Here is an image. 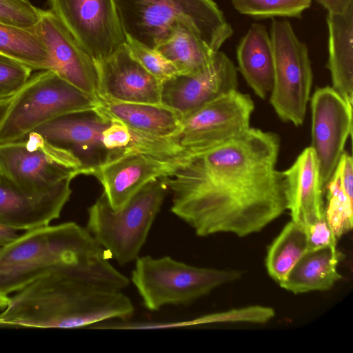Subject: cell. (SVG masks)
<instances>
[{
    "mask_svg": "<svg viewBox=\"0 0 353 353\" xmlns=\"http://www.w3.org/2000/svg\"><path fill=\"white\" fill-rule=\"evenodd\" d=\"M281 148L273 132L250 128L232 140L192 154L162 178L171 212L199 236L259 232L288 210Z\"/></svg>",
    "mask_w": 353,
    "mask_h": 353,
    "instance_id": "6da1fadb",
    "label": "cell"
},
{
    "mask_svg": "<svg viewBox=\"0 0 353 353\" xmlns=\"http://www.w3.org/2000/svg\"><path fill=\"white\" fill-rule=\"evenodd\" d=\"M112 265L57 268L9 296L0 326L72 329L127 320L134 311Z\"/></svg>",
    "mask_w": 353,
    "mask_h": 353,
    "instance_id": "7a4b0ae2",
    "label": "cell"
},
{
    "mask_svg": "<svg viewBox=\"0 0 353 353\" xmlns=\"http://www.w3.org/2000/svg\"><path fill=\"white\" fill-rule=\"evenodd\" d=\"M109 259L87 228L75 222L27 230L0 248V293L9 296L61 266L102 265Z\"/></svg>",
    "mask_w": 353,
    "mask_h": 353,
    "instance_id": "3957f363",
    "label": "cell"
},
{
    "mask_svg": "<svg viewBox=\"0 0 353 353\" xmlns=\"http://www.w3.org/2000/svg\"><path fill=\"white\" fill-rule=\"evenodd\" d=\"M125 36L155 49L182 23L217 52L233 30L213 0H114Z\"/></svg>",
    "mask_w": 353,
    "mask_h": 353,
    "instance_id": "277c9868",
    "label": "cell"
},
{
    "mask_svg": "<svg viewBox=\"0 0 353 353\" xmlns=\"http://www.w3.org/2000/svg\"><path fill=\"white\" fill-rule=\"evenodd\" d=\"M168 188L162 178L143 187L121 208L113 210L103 193L88 209L87 230L121 265L134 261L160 211Z\"/></svg>",
    "mask_w": 353,
    "mask_h": 353,
    "instance_id": "5b68a950",
    "label": "cell"
},
{
    "mask_svg": "<svg viewBox=\"0 0 353 353\" xmlns=\"http://www.w3.org/2000/svg\"><path fill=\"white\" fill-rule=\"evenodd\" d=\"M134 261L130 280L150 311L192 303L242 275L239 270L196 267L168 256H139Z\"/></svg>",
    "mask_w": 353,
    "mask_h": 353,
    "instance_id": "8992f818",
    "label": "cell"
},
{
    "mask_svg": "<svg viewBox=\"0 0 353 353\" xmlns=\"http://www.w3.org/2000/svg\"><path fill=\"white\" fill-rule=\"evenodd\" d=\"M98 101L54 72L39 70L17 92L0 127V144L22 139L60 116L93 112Z\"/></svg>",
    "mask_w": 353,
    "mask_h": 353,
    "instance_id": "52a82bcc",
    "label": "cell"
},
{
    "mask_svg": "<svg viewBox=\"0 0 353 353\" xmlns=\"http://www.w3.org/2000/svg\"><path fill=\"white\" fill-rule=\"evenodd\" d=\"M270 35L274 54L270 103L281 120L298 127L305 119L313 81L308 49L288 20L273 19Z\"/></svg>",
    "mask_w": 353,
    "mask_h": 353,
    "instance_id": "ba28073f",
    "label": "cell"
},
{
    "mask_svg": "<svg viewBox=\"0 0 353 353\" xmlns=\"http://www.w3.org/2000/svg\"><path fill=\"white\" fill-rule=\"evenodd\" d=\"M80 174L72 153L34 132L0 144V176L19 188L46 191Z\"/></svg>",
    "mask_w": 353,
    "mask_h": 353,
    "instance_id": "9c48e42d",
    "label": "cell"
},
{
    "mask_svg": "<svg viewBox=\"0 0 353 353\" xmlns=\"http://www.w3.org/2000/svg\"><path fill=\"white\" fill-rule=\"evenodd\" d=\"M254 110L249 94L231 91L183 119L181 130L174 139L191 154L210 150L247 132Z\"/></svg>",
    "mask_w": 353,
    "mask_h": 353,
    "instance_id": "30bf717a",
    "label": "cell"
},
{
    "mask_svg": "<svg viewBox=\"0 0 353 353\" xmlns=\"http://www.w3.org/2000/svg\"><path fill=\"white\" fill-rule=\"evenodd\" d=\"M50 10L95 61L108 59L124 46L114 0H48Z\"/></svg>",
    "mask_w": 353,
    "mask_h": 353,
    "instance_id": "8fae6325",
    "label": "cell"
},
{
    "mask_svg": "<svg viewBox=\"0 0 353 353\" xmlns=\"http://www.w3.org/2000/svg\"><path fill=\"white\" fill-rule=\"evenodd\" d=\"M312 145L325 190L352 134V105L332 87L317 88L311 98Z\"/></svg>",
    "mask_w": 353,
    "mask_h": 353,
    "instance_id": "7c38bea8",
    "label": "cell"
},
{
    "mask_svg": "<svg viewBox=\"0 0 353 353\" xmlns=\"http://www.w3.org/2000/svg\"><path fill=\"white\" fill-rule=\"evenodd\" d=\"M94 112L65 114L31 132L72 153L80 163L81 174H90L117 157L106 148L103 132L109 123Z\"/></svg>",
    "mask_w": 353,
    "mask_h": 353,
    "instance_id": "4fadbf2b",
    "label": "cell"
},
{
    "mask_svg": "<svg viewBox=\"0 0 353 353\" xmlns=\"http://www.w3.org/2000/svg\"><path fill=\"white\" fill-rule=\"evenodd\" d=\"M237 70L232 60L217 51L202 71L177 74L161 83V104L176 112L182 120L208 103L237 90Z\"/></svg>",
    "mask_w": 353,
    "mask_h": 353,
    "instance_id": "5bb4252c",
    "label": "cell"
},
{
    "mask_svg": "<svg viewBox=\"0 0 353 353\" xmlns=\"http://www.w3.org/2000/svg\"><path fill=\"white\" fill-rule=\"evenodd\" d=\"M189 156L165 158L129 153L99 166L91 175L102 185L110 206L119 210L150 181L172 174Z\"/></svg>",
    "mask_w": 353,
    "mask_h": 353,
    "instance_id": "9a60e30c",
    "label": "cell"
},
{
    "mask_svg": "<svg viewBox=\"0 0 353 353\" xmlns=\"http://www.w3.org/2000/svg\"><path fill=\"white\" fill-rule=\"evenodd\" d=\"M67 179L46 191L19 188L0 176V223L17 230L48 225L59 218L72 194Z\"/></svg>",
    "mask_w": 353,
    "mask_h": 353,
    "instance_id": "2e32d148",
    "label": "cell"
},
{
    "mask_svg": "<svg viewBox=\"0 0 353 353\" xmlns=\"http://www.w3.org/2000/svg\"><path fill=\"white\" fill-rule=\"evenodd\" d=\"M39 28L52 58V71L81 91L99 100L95 61L50 10H42Z\"/></svg>",
    "mask_w": 353,
    "mask_h": 353,
    "instance_id": "e0dca14e",
    "label": "cell"
},
{
    "mask_svg": "<svg viewBox=\"0 0 353 353\" xmlns=\"http://www.w3.org/2000/svg\"><path fill=\"white\" fill-rule=\"evenodd\" d=\"M97 65L99 99L161 104V83L130 55L125 45Z\"/></svg>",
    "mask_w": 353,
    "mask_h": 353,
    "instance_id": "ac0fdd59",
    "label": "cell"
},
{
    "mask_svg": "<svg viewBox=\"0 0 353 353\" xmlns=\"http://www.w3.org/2000/svg\"><path fill=\"white\" fill-rule=\"evenodd\" d=\"M292 221L305 228L325 216L318 161L311 146L282 171Z\"/></svg>",
    "mask_w": 353,
    "mask_h": 353,
    "instance_id": "d6986e66",
    "label": "cell"
},
{
    "mask_svg": "<svg viewBox=\"0 0 353 353\" xmlns=\"http://www.w3.org/2000/svg\"><path fill=\"white\" fill-rule=\"evenodd\" d=\"M93 112L106 119L119 121L136 131L161 137L174 138L182 127L181 117L162 104L99 99Z\"/></svg>",
    "mask_w": 353,
    "mask_h": 353,
    "instance_id": "ffe728a7",
    "label": "cell"
},
{
    "mask_svg": "<svg viewBox=\"0 0 353 353\" xmlns=\"http://www.w3.org/2000/svg\"><path fill=\"white\" fill-rule=\"evenodd\" d=\"M239 70L254 93L262 99L270 94L274 81V54L270 35L260 23H252L236 48Z\"/></svg>",
    "mask_w": 353,
    "mask_h": 353,
    "instance_id": "44dd1931",
    "label": "cell"
},
{
    "mask_svg": "<svg viewBox=\"0 0 353 353\" xmlns=\"http://www.w3.org/2000/svg\"><path fill=\"white\" fill-rule=\"evenodd\" d=\"M328 60L332 88L353 103V5L341 14L327 13Z\"/></svg>",
    "mask_w": 353,
    "mask_h": 353,
    "instance_id": "7402d4cb",
    "label": "cell"
},
{
    "mask_svg": "<svg viewBox=\"0 0 353 353\" xmlns=\"http://www.w3.org/2000/svg\"><path fill=\"white\" fill-rule=\"evenodd\" d=\"M343 256L332 245L307 250L279 285L294 294L327 290L342 278L337 266Z\"/></svg>",
    "mask_w": 353,
    "mask_h": 353,
    "instance_id": "603a6c76",
    "label": "cell"
},
{
    "mask_svg": "<svg viewBox=\"0 0 353 353\" xmlns=\"http://www.w3.org/2000/svg\"><path fill=\"white\" fill-rule=\"evenodd\" d=\"M0 55L32 70H52L50 54L39 26L22 28L0 21Z\"/></svg>",
    "mask_w": 353,
    "mask_h": 353,
    "instance_id": "cb8c5ba5",
    "label": "cell"
},
{
    "mask_svg": "<svg viewBox=\"0 0 353 353\" xmlns=\"http://www.w3.org/2000/svg\"><path fill=\"white\" fill-rule=\"evenodd\" d=\"M155 49L174 65L179 74L183 75L204 70L216 52L182 23H178L170 37Z\"/></svg>",
    "mask_w": 353,
    "mask_h": 353,
    "instance_id": "d4e9b609",
    "label": "cell"
},
{
    "mask_svg": "<svg viewBox=\"0 0 353 353\" xmlns=\"http://www.w3.org/2000/svg\"><path fill=\"white\" fill-rule=\"evenodd\" d=\"M307 250L305 228L291 220L268 249L265 266L269 276L280 283Z\"/></svg>",
    "mask_w": 353,
    "mask_h": 353,
    "instance_id": "484cf974",
    "label": "cell"
},
{
    "mask_svg": "<svg viewBox=\"0 0 353 353\" xmlns=\"http://www.w3.org/2000/svg\"><path fill=\"white\" fill-rule=\"evenodd\" d=\"M325 188L327 190L325 219L334 236L339 239L352 228L353 201L343 191L335 174H333Z\"/></svg>",
    "mask_w": 353,
    "mask_h": 353,
    "instance_id": "4316f807",
    "label": "cell"
},
{
    "mask_svg": "<svg viewBox=\"0 0 353 353\" xmlns=\"http://www.w3.org/2000/svg\"><path fill=\"white\" fill-rule=\"evenodd\" d=\"M239 13L256 19L300 17L312 0H230Z\"/></svg>",
    "mask_w": 353,
    "mask_h": 353,
    "instance_id": "83f0119b",
    "label": "cell"
},
{
    "mask_svg": "<svg viewBox=\"0 0 353 353\" xmlns=\"http://www.w3.org/2000/svg\"><path fill=\"white\" fill-rule=\"evenodd\" d=\"M125 46L130 55L161 83L179 74L174 65L156 49L127 36Z\"/></svg>",
    "mask_w": 353,
    "mask_h": 353,
    "instance_id": "f1b7e54d",
    "label": "cell"
},
{
    "mask_svg": "<svg viewBox=\"0 0 353 353\" xmlns=\"http://www.w3.org/2000/svg\"><path fill=\"white\" fill-rule=\"evenodd\" d=\"M42 10L29 0H0V21L22 28L39 26Z\"/></svg>",
    "mask_w": 353,
    "mask_h": 353,
    "instance_id": "f546056e",
    "label": "cell"
},
{
    "mask_svg": "<svg viewBox=\"0 0 353 353\" xmlns=\"http://www.w3.org/2000/svg\"><path fill=\"white\" fill-rule=\"evenodd\" d=\"M275 315L271 307L249 306L214 314L199 319L200 323H265Z\"/></svg>",
    "mask_w": 353,
    "mask_h": 353,
    "instance_id": "4dcf8cb0",
    "label": "cell"
},
{
    "mask_svg": "<svg viewBox=\"0 0 353 353\" xmlns=\"http://www.w3.org/2000/svg\"><path fill=\"white\" fill-rule=\"evenodd\" d=\"M32 70L0 55V97L17 93L31 77Z\"/></svg>",
    "mask_w": 353,
    "mask_h": 353,
    "instance_id": "1f68e13d",
    "label": "cell"
},
{
    "mask_svg": "<svg viewBox=\"0 0 353 353\" xmlns=\"http://www.w3.org/2000/svg\"><path fill=\"white\" fill-rule=\"evenodd\" d=\"M305 229L307 250L330 245L336 246L337 239L330 227L325 216Z\"/></svg>",
    "mask_w": 353,
    "mask_h": 353,
    "instance_id": "d6a6232c",
    "label": "cell"
},
{
    "mask_svg": "<svg viewBox=\"0 0 353 353\" xmlns=\"http://www.w3.org/2000/svg\"><path fill=\"white\" fill-rule=\"evenodd\" d=\"M333 174L338 177L348 198L353 201V161L348 152H343Z\"/></svg>",
    "mask_w": 353,
    "mask_h": 353,
    "instance_id": "836d02e7",
    "label": "cell"
},
{
    "mask_svg": "<svg viewBox=\"0 0 353 353\" xmlns=\"http://www.w3.org/2000/svg\"><path fill=\"white\" fill-rule=\"evenodd\" d=\"M328 13L341 14L344 12L350 6L353 0H316Z\"/></svg>",
    "mask_w": 353,
    "mask_h": 353,
    "instance_id": "e575fe53",
    "label": "cell"
},
{
    "mask_svg": "<svg viewBox=\"0 0 353 353\" xmlns=\"http://www.w3.org/2000/svg\"><path fill=\"white\" fill-rule=\"evenodd\" d=\"M18 230L0 223V248L3 247L19 236Z\"/></svg>",
    "mask_w": 353,
    "mask_h": 353,
    "instance_id": "d590c367",
    "label": "cell"
},
{
    "mask_svg": "<svg viewBox=\"0 0 353 353\" xmlns=\"http://www.w3.org/2000/svg\"><path fill=\"white\" fill-rule=\"evenodd\" d=\"M17 93L3 97H0V127L3 123L14 102Z\"/></svg>",
    "mask_w": 353,
    "mask_h": 353,
    "instance_id": "8d00e7d4",
    "label": "cell"
},
{
    "mask_svg": "<svg viewBox=\"0 0 353 353\" xmlns=\"http://www.w3.org/2000/svg\"><path fill=\"white\" fill-rule=\"evenodd\" d=\"M9 301V296L0 293V312L6 308Z\"/></svg>",
    "mask_w": 353,
    "mask_h": 353,
    "instance_id": "74e56055",
    "label": "cell"
}]
</instances>
